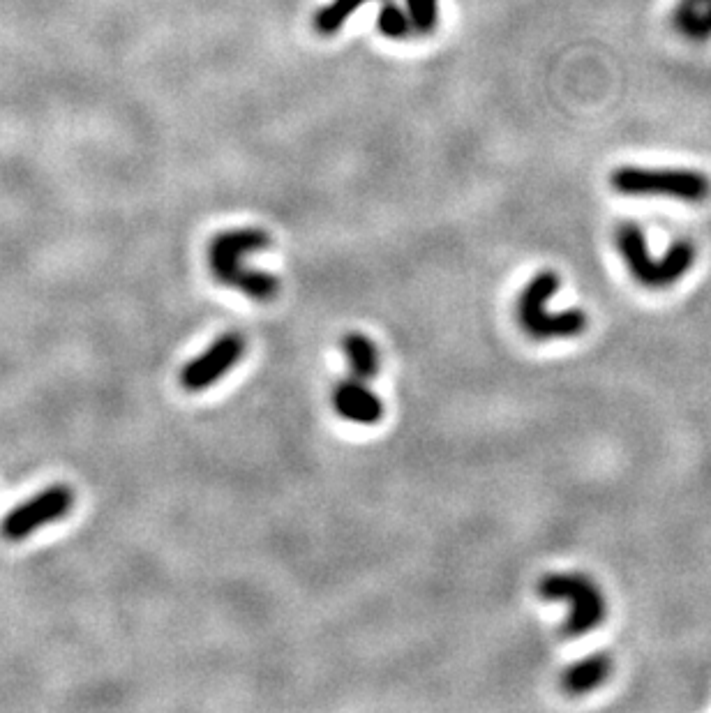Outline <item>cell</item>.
Returning a JSON list of instances; mask_svg holds the SVG:
<instances>
[{
  "instance_id": "277c9868",
  "label": "cell",
  "mask_w": 711,
  "mask_h": 713,
  "mask_svg": "<svg viewBox=\"0 0 711 713\" xmlns=\"http://www.w3.org/2000/svg\"><path fill=\"white\" fill-rule=\"evenodd\" d=\"M538 596L545 600H568L571 614H568L561 633L566 637H580L603 624L605 605L603 591L580 573H552L538 582Z\"/></svg>"
},
{
  "instance_id": "7a4b0ae2",
  "label": "cell",
  "mask_w": 711,
  "mask_h": 713,
  "mask_svg": "<svg viewBox=\"0 0 711 713\" xmlns=\"http://www.w3.org/2000/svg\"><path fill=\"white\" fill-rule=\"evenodd\" d=\"M561 287V277L555 270L545 268L531 277V282L520 291L518 305H515V317L520 328L536 342L548 340H566V337H578L587 330V314L580 307H571L559 314L548 312V300L557 294Z\"/></svg>"
},
{
  "instance_id": "52a82bcc",
  "label": "cell",
  "mask_w": 711,
  "mask_h": 713,
  "mask_svg": "<svg viewBox=\"0 0 711 713\" xmlns=\"http://www.w3.org/2000/svg\"><path fill=\"white\" fill-rule=\"evenodd\" d=\"M333 409L342 420L356 425H377L384 418V402L368 386V381L347 377L333 388Z\"/></svg>"
},
{
  "instance_id": "7c38bea8",
  "label": "cell",
  "mask_w": 711,
  "mask_h": 713,
  "mask_svg": "<svg viewBox=\"0 0 711 713\" xmlns=\"http://www.w3.org/2000/svg\"><path fill=\"white\" fill-rule=\"evenodd\" d=\"M693 264L695 245L691 240H677V243L670 245V250L665 252V257L658 261V289L679 282L681 277L693 268Z\"/></svg>"
},
{
  "instance_id": "30bf717a",
  "label": "cell",
  "mask_w": 711,
  "mask_h": 713,
  "mask_svg": "<svg viewBox=\"0 0 711 713\" xmlns=\"http://www.w3.org/2000/svg\"><path fill=\"white\" fill-rule=\"evenodd\" d=\"M342 351L349 363V377L370 381L379 374L381 360L379 349L368 335L363 333H347L342 337Z\"/></svg>"
},
{
  "instance_id": "6da1fadb",
  "label": "cell",
  "mask_w": 711,
  "mask_h": 713,
  "mask_svg": "<svg viewBox=\"0 0 711 713\" xmlns=\"http://www.w3.org/2000/svg\"><path fill=\"white\" fill-rule=\"evenodd\" d=\"M271 243V234L261 229L222 231L208 245V266L213 277L224 287H234L252 300L268 303L280 294V280L266 270L248 268L243 259L248 254L266 250Z\"/></svg>"
},
{
  "instance_id": "9c48e42d",
  "label": "cell",
  "mask_w": 711,
  "mask_h": 713,
  "mask_svg": "<svg viewBox=\"0 0 711 713\" xmlns=\"http://www.w3.org/2000/svg\"><path fill=\"white\" fill-rule=\"evenodd\" d=\"M612 672V658L608 654H591L568 667L561 677V688L571 697L585 695L589 690L603 686Z\"/></svg>"
},
{
  "instance_id": "8992f818",
  "label": "cell",
  "mask_w": 711,
  "mask_h": 713,
  "mask_svg": "<svg viewBox=\"0 0 711 713\" xmlns=\"http://www.w3.org/2000/svg\"><path fill=\"white\" fill-rule=\"evenodd\" d=\"M245 344L241 333H224L208 347L204 354L190 360L181 370V386L190 393H201V390L215 386L224 374L234 370L238 360L243 358Z\"/></svg>"
},
{
  "instance_id": "8fae6325",
  "label": "cell",
  "mask_w": 711,
  "mask_h": 713,
  "mask_svg": "<svg viewBox=\"0 0 711 713\" xmlns=\"http://www.w3.org/2000/svg\"><path fill=\"white\" fill-rule=\"evenodd\" d=\"M672 24L681 35L693 42H705L711 37V0H681L672 17Z\"/></svg>"
},
{
  "instance_id": "5b68a950",
  "label": "cell",
  "mask_w": 711,
  "mask_h": 713,
  "mask_svg": "<svg viewBox=\"0 0 711 713\" xmlns=\"http://www.w3.org/2000/svg\"><path fill=\"white\" fill-rule=\"evenodd\" d=\"M74 506V492L67 485H54L28 499L5 517L0 531L7 540H24L44 524L56 522L70 513Z\"/></svg>"
},
{
  "instance_id": "5bb4252c",
  "label": "cell",
  "mask_w": 711,
  "mask_h": 713,
  "mask_svg": "<svg viewBox=\"0 0 711 713\" xmlns=\"http://www.w3.org/2000/svg\"><path fill=\"white\" fill-rule=\"evenodd\" d=\"M379 30L386 37H404L409 33V17L398 5H384L379 12Z\"/></svg>"
},
{
  "instance_id": "3957f363",
  "label": "cell",
  "mask_w": 711,
  "mask_h": 713,
  "mask_svg": "<svg viewBox=\"0 0 711 713\" xmlns=\"http://www.w3.org/2000/svg\"><path fill=\"white\" fill-rule=\"evenodd\" d=\"M610 183L626 197H663L686 204H702L711 194L709 176L693 169H645L621 167Z\"/></svg>"
},
{
  "instance_id": "9a60e30c",
  "label": "cell",
  "mask_w": 711,
  "mask_h": 713,
  "mask_svg": "<svg viewBox=\"0 0 711 713\" xmlns=\"http://www.w3.org/2000/svg\"><path fill=\"white\" fill-rule=\"evenodd\" d=\"M409 19L416 30L432 33L437 26V0H407Z\"/></svg>"
},
{
  "instance_id": "4fadbf2b",
  "label": "cell",
  "mask_w": 711,
  "mask_h": 713,
  "mask_svg": "<svg viewBox=\"0 0 711 713\" xmlns=\"http://www.w3.org/2000/svg\"><path fill=\"white\" fill-rule=\"evenodd\" d=\"M365 3H368V0H333L331 5L317 12V17H314V28L324 35L338 33L344 21H347L351 14Z\"/></svg>"
},
{
  "instance_id": "ba28073f",
  "label": "cell",
  "mask_w": 711,
  "mask_h": 713,
  "mask_svg": "<svg viewBox=\"0 0 711 713\" xmlns=\"http://www.w3.org/2000/svg\"><path fill=\"white\" fill-rule=\"evenodd\" d=\"M617 247L628 273L645 287L658 289V261L651 259L647 238L638 224H621L617 229Z\"/></svg>"
}]
</instances>
